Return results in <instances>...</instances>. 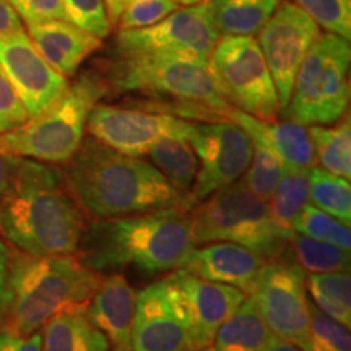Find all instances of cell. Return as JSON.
<instances>
[{
    "instance_id": "cell-34",
    "label": "cell",
    "mask_w": 351,
    "mask_h": 351,
    "mask_svg": "<svg viewBox=\"0 0 351 351\" xmlns=\"http://www.w3.org/2000/svg\"><path fill=\"white\" fill-rule=\"evenodd\" d=\"M62 2L65 16L70 23L99 39L106 38L111 33L112 26L109 23L104 0H62Z\"/></svg>"
},
{
    "instance_id": "cell-35",
    "label": "cell",
    "mask_w": 351,
    "mask_h": 351,
    "mask_svg": "<svg viewBox=\"0 0 351 351\" xmlns=\"http://www.w3.org/2000/svg\"><path fill=\"white\" fill-rule=\"evenodd\" d=\"M179 8L174 0H130L122 8L116 26L119 29L147 28L161 21Z\"/></svg>"
},
{
    "instance_id": "cell-2",
    "label": "cell",
    "mask_w": 351,
    "mask_h": 351,
    "mask_svg": "<svg viewBox=\"0 0 351 351\" xmlns=\"http://www.w3.org/2000/svg\"><path fill=\"white\" fill-rule=\"evenodd\" d=\"M86 228L62 171L21 158L0 199V236L29 256H62L77 252Z\"/></svg>"
},
{
    "instance_id": "cell-42",
    "label": "cell",
    "mask_w": 351,
    "mask_h": 351,
    "mask_svg": "<svg viewBox=\"0 0 351 351\" xmlns=\"http://www.w3.org/2000/svg\"><path fill=\"white\" fill-rule=\"evenodd\" d=\"M20 160V156L10 155V153L3 152L2 148H0V199L5 194L8 184L12 181V176L15 173Z\"/></svg>"
},
{
    "instance_id": "cell-39",
    "label": "cell",
    "mask_w": 351,
    "mask_h": 351,
    "mask_svg": "<svg viewBox=\"0 0 351 351\" xmlns=\"http://www.w3.org/2000/svg\"><path fill=\"white\" fill-rule=\"evenodd\" d=\"M10 262L12 252L8 251L7 244L0 239V326L5 320L8 307L12 302L10 289Z\"/></svg>"
},
{
    "instance_id": "cell-29",
    "label": "cell",
    "mask_w": 351,
    "mask_h": 351,
    "mask_svg": "<svg viewBox=\"0 0 351 351\" xmlns=\"http://www.w3.org/2000/svg\"><path fill=\"white\" fill-rule=\"evenodd\" d=\"M288 243L291 244L298 265L302 270H309L311 274L350 270V251L295 231L289 236Z\"/></svg>"
},
{
    "instance_id": "cell-36",
    "label": "cell",
    "mask_w": 351,
    "mask_h": 351,
    "mask_svg": "<svg viewBox=\"0 0 351 351\" xmlns=\"http://www.w3.org/2000/svg\"><path fill=\"white\" fill-rule=\"evenodd\" d=\"M307 288L317 289L324 296L351 309V276L350 271H330V274H311Z\"/></svg>"
},
{
    "instance_id": "cell-13",
    "label": "cell",
    "mask_w": 351,
    "mask_h": 351,
    "mask_svg": "<svg viewBox=\"0 0 351 351\" xmlns=\"http://www.w3.org/2000/svg\"><path fill=\"white\" fill-rule=\"evenodd\" d=\"M166 291L181 314L189 335V351L208 348L215 333L244 301L241 289L199 278L179 269L163 280Z\"/></svg>"
},
{
    "instance_id": "cell-6",
    "label": "cell",
    "mask_w": 351,
    "mask_h": 351,
    "mask_svg": "<svg viewBox=\"0 0 351 351\" xmlns=\"http://www.w3.org/2000/svg\"><path fill=\"white\" fill-rule=\"evenodd\" d=\"M106 78L83 73L39 116L0 134V148L10 155L47 165L67 163L80 148L91 109L109 93Z\"/></svg>"
},
{
    "instance_id": "cell-24",
    "label": "cell",
    "mask_w": 351,
    "mask_h": 351,
    "mask_svg": "<svg viewBox=\"0 0 351 351\" xmlns=\"http://www.w3.org/2000/svg\"><path fill=\"white\" fill-rule=\"evenodd\" d=\"M208 3L219 36H256L280 0H208Z\"/></svg>"
},
{
    "instance_id": "cell-30",
    "label": "cell",
    "mask_w": 351,
    "mask_h": 351,
    "mask_svg": "<svg viewBox=\"0 0 351 351\" xmlns=\"http://www.w3.org/2000/svg\"><path fill=\"white\" fill-rule=\"evenodd\" d=\"M293 231L309 236L313 239L333 244L337 247L345 249V251L351 249L350 226L333 218L324 210L314 207V205H304V208L293 221Z\"/></svg>"
},
{
    "instance_id": "cell-26",
    "label": "cell",
    "mask_w": 351,
    "mask_h": 351,
    "mask_svg": "<svg viewBox=\"0 0 351 351\" xmlns=\"http://www.w3.org/2000/svg\"><path fill=\"white\" fill-rule=\"evenodd\" d=\"M309 138L313 143L314 158L320 168L341 178H351V124L350 117L341 119L333 127L311 125Z\"/></svg>"
},
{
    "instance_id": "cell-44",
    "label": "cell",
    "mask_w": 351,
    "mask_h": 351,
    "mask_svg": "<svg viewBox=\"0 0 351 351\" xmlns=\"http://www.w3.org/2000/svg\"><path fill=\"white\" fill-rule=\"evenodd\" d=\"M263 351H304V350H301L300 346L289 343V341H285V340L276 339L275 337V339L271 340V343L267 346Z\"/></svg>"
},
{
    "instance_id": "cell-11",
    "label": "cell",
    "mask_w": 351,
    "mask_h": 351,
    "mask_svg": "<svg viewBox=\"0 0 351 351\" xmlns=\"http://www.w3.org/2000/svg\"><path fill=\"white\" fill-rule=\"evenodd\" d=\"M247 293L276 339L306 351L311 302L304 270L298 263L265 262Z\"/></svg>"
},
{
    "instance_id": "cell-15",
    "label": "cell",
    "mask_w": 351,
    "mask_h": 351,
    "mask_svg": "<svg viewBox=\"0 0 351 351\" xmlns=\"http://www.w3.org/2000/svg\"><path fill=\"white\" fill-rule=\"evenodd\" d=\"M194 122L166 112L96 104L86 127L98 142L127 156H143L156 140L168 134H191Z\"/></svg>"
},
{
    "instance_id": "cell-37",
    "label": "cell",
    "mask_w": 351,
    "mask_h": 351,
    "mask_svg": "<svg viewBox=\"0 0 351 351\" xmlns=\"http://www.w3.org/2000/svg\"><path fill=\"white\" fill-rule=\"evenodd\" d=\"M28 121V114L15 88L0 67V134L16 129Z\"/></svg>"
},
{
    "instance_id": "cell-18",
    "label": "cell",
    "mask_w": 351,
    "mask_h": 351,
    "mask_svg": "<svg viewBox=\"0 0 351 351\" xmlns=\"http://www.w3.org/2000/svg\"><path fill=\"white\" fill-rule=\"evenodd\" d=\"M267 261L239 244L213 243L194 249L182 270L199 278L243 289L247 293Z\"/></svg>"
},
{
    "instance_id": "cell-9",
    "label": "cell",
    "mask_w": 351,
    "mask_h": 351,
    "mask_svg": "<svg viewBox=\"0 0 351 351\" xmlns=\"http://www.w3.org/2000/svg\"><path fill=\"white\" fill-rule=\"evenodd\" d=\"M208 70L228 104L262 121L278 117L274 78L254 36H221L208 59Z\"/></svg>"
},
{
    "instance_id": "cell-10",
    "label": "cell",
    "mask_w": 351,
    "mask_h": 351,
    "mask_svg": "<svg viewBox=\"0 0 351 351\" xmlns=\"http://www.w3.org/2000/svg\"><path fill=\"white\" fill-rule=\"evenodd\" d=\"M210 3L178 8L158 23L138 29H119L116 51L119 57H166L208 65L218 39Z\"/></svg>"
},
{
    "instance_id": "cell-12",
    "label": "cell",
    "mask_w": 351,
    "mask_h": 351,
    "mask_svg": "<svg viewBox=\"0 0 351 351\" xmlns=\"http://www.w3.org/2000/svg\"><path fill=\"white\" fill-rule=\"evenodd\" d=\"M189 143L199 160V173L191 189L194 202H200L219 189L239 181L252 160L251 137L231 121L192 124Z\"/></svg>"
},
{
    "instance_id": "cell-38",
    "label": "cell",
    "mask_w": 351,
    "mask_h": 351,
    "mask_svg": "<svg viewBox=\"0 0 351 351\" xmlns=\"http://www.w3.org/2000/svg\"><path fill=\"white\" fill-rule=\"evenodd\" d=\"M20 19L28 25L52 20H67L62 0H8Z\"/></svg>"
},
{
    "instance_id": "cell-17",
    "label": "cell",
    "mask_w": 351,
    "mask_h": 351,
    "mask_svg": "<svg viewBox=\"0 0 351 351\" xmlns=\"http://www.w3.org/2000/svg\"><path fill=\"white\" fill-rule=\"evenodd\" d=\"M130 350L189 351L186 324L171 302L163 280L152 283L137 296Z\"/></svg>"
},
{
    "instance_id": "cell-1",
    "label": "cell",
    "mask_w": 351,
    "mask_h": 351,
    "mask_svg": "<svg viewBox=\"0 0 351 351\" xmlns=\"http://www.w3.org/2000/svg\"><path fill=\"white\" fill-rule=\"evenodd\" d=\"M62 171L83 212L93 219L179 208L191 210V194L176 189L155 166L127 156L93 137L83 140Z\"/></svg>"
},
{
    "instance_id": "cell-5",
    "label": "cell",
    "mask_w": 351,
    "mask_h": 351,
    "mask_svg": "<svg viewBox=\"0 0 351 351\" xmlns=\"http://www.w3.org/2000/svg\"><path fill=\"white\" fill-rule=\"evenodd\" d=\"M109 88L140 91L176 101L169 106L176 117L210 122L228 121L231 106L219 93L208 65L166 57H121L109 67Z\"/></svg>"
},
{
    "instance_id": "cell-14",
    "label": "cell",
    "mask_w": 351,
    "mask_h": 351,
    "mask_svg": "<svg viewBox=\"0 0 351 351\" xmlns=\"http://www.w3.org/2000/svg\"><path fill=\"white\" fill-rule=\"evenodd\" d=\"M319 34V25L291 2H280L258 32L257 43L274 78L283 112L291 98L298 69Z\"/></svg>"
},
{
    "instance_id": "cell-4",
    "label": "cell",
    "mask_w": 351,
    "mask_h": 351,
    "mask_svg": "<svg viewBox=\"0 0 351 351\" xmlns=\"http://www.w3.org/2000/svg\"><path fill=\"white\" fill-rule=\"evenodd\" d=\"M101 276L78 257L13 254L5 330L29 335L54 315L90 304Z\"/></svg>"
},
{
    "instance_id": "cell-31",
    "label": "cell",
    "mask_w": 351,
    "mask_h": 351,
    "mask_svg": "<svg viewBox=\"0 0 351 351\" xmlns=\"http://www.w3.org/2000/svg\"><path fill=\"white\" fill-rule=\"evenodd\" d=\"M285 168L287 166L274 153L267 150L262 145L254 143L252 160L249 163V168L245 169V178L243 182L258 199L269 202L276 187H278L280 181H282Z\"/></svg>"
},
{
    "instance_id": "cell-32",
    "label": "cell",
    "mask_w": 351,
    "mask_h": 351,
    "mask_svg": "<svg viewBox=\"0 0 351 351\" xmlns=\"http://www.w3.org/2000/svg\"><path fill=\"white\" fill-rule=\"evenodd\" d=\"M306 351H351L350 327L311 304Z\"/></svg>"
},
{
    "instance_id": "cell-23",
    "label": "cell",
    "mask_w": 351,
    "mask_h": 351,
    "mask_svg": "<svg viewBox=\"0 0 351 351\" xmlns=\"http://www.w3.org/2000/svg\"><path fill=\"white\" fill-rule=\"evenodd\" d=\"M43 351H109V341L83 307L64 311L44 324Z\"/></svg>"
},
{
    "instance_id": "cell-27",
    "label": "cell",
    "mask_w": 351,
    "mask_h": 351,
    "mask_svg": "<svg viewBox=\"0 0 351 351\" xmlns=\"http://www.w3.org/2000/svg\"><path fill=\"white\" fill-rule=\"evenodd\" d=\"M309 178V199L314 207L332 215L339 221L350 226L351 223V186L350 179L341 178L328 171L311 166L307 169Z\"/></svg>"
},
{
    "instance_id": "cell-25",
    "label": "cell",
    "mask_w": 351,
    "mask_h": 351,
    "mask_svg": "<svg viewBox=\"0 0 351 351\" xmlns=\"http://www.w3.org/2000/svg\"><path fill=\"white\" fill-rule=\"evenodd\" d=\"M187 137V134L165 135L153 143L147 155L150 156L152 165L176 189L191 194V189L199 173V160Z\"/></svg>"
},
{
    "instance_id": "cell-8",
    "label": "cell",
    "mask_w": 351,
    "mask_h": 351,
    "mask_svg": "<svg viewBox=\"0 0 351 351\" xmlns=\"http://www.w3.org/2000/svg\"><path fill=\"white\" fill-rule=\"evenodd\" d=\"M350 59L348 39L320 33L298 69L285 112L302 125L339 121L348 108Z\"/></svg>"
},
{
    "instance_id": "cell-16",
    "label": "cell",
    "mask_w": 351,
    "mask_h": 351,
    "mask_svg": "<svg viewBox=\"0 0 351 351\" xmlns=\"http://www.w3.org/2000/svg\"><path fill=\"white\" fill-rule=\"evenodd\" d=\"M0 67L23 103L28 119L46 111L69 88L67 78L43 59L25 29L0 38Z\"/></svg>"
},
{
    "instance_id": "cell-33",
    "label": "cell",
    "mask_w": 351,
    "mask_h": 351,
    "mask_svg": "<svg viewBox=\"0 0 351 351\" xmlns=\"http://www.w3.org/2000/svg\"><path fill=\"white\" fill-rule=\"evenodd\" d=\"M327 33L351 38V0H293Z\"/></svg>"
},
{
    "instance_id": "cell-19",
    "label": "cell",
    "mask_w": 351,
    "mask_h": 351,
    "mask_svg": "<svg viewBox=\"0 0 351 351\" xmlns=\"http://www.w3.org/2000/svg\"><path fill=\"white\" fill-rule=\"evenodd\" d=\"M137 295L122 275H111L101 280L86 314L91 322L106 335L114 351H132L130 335L134 326Z\"/></svg>"
},
{
    "instance_id": "cell-7",
    "label": "cell",
    "mask_w": 351,
    "mask_h": 351,
    "mask_svg": "<svg viewBox=\"0 0 351 351\" xmlns=\"http://www.w3.org/2000/svg\"><path fill=\"white\" fill-rule=\"evenodd\" d=\"M189 218L195 244H239L265 261L278 257L291 236L276 225L267 202L238 181L200 200Z\"/></svg>"
},
{
    "instance_id": "cell-21",
    "label": "cell",
    "mask_w": 351,
    "mask_h": 351,
    "mask_svg": "<svg viewBox=\"0 0 351 351\" xmlns=\"http://www.w3.org/2000/svg\"><path fill=\"white\" fill-rule=\"evenodd\" d=\"M28 36L43 59L65 78L73 77L88 56L99 49L101 39L67 20L28 25Z\"/></svg>"
},
{
    "instance_id": "cell-22",
    "label": "cell",
    "mask_w": 351,
    "mask_h": 351,
    "mask_svg": "<svg viewBox=\"0 0 351 351\" xmlns=\"http://www.w3.org/2000/svg\"><path fill=\"white\" fill-rule=\"evenodd\" d=\"M275 339L256 302L244 298L238 309L219 326L208 351H263Z\"/></svg>"
},
{
    "instance_id": "cell-40",
    "label": "cell",
    "mask_w": 351,
    "mask_h": 351,
    "mask_svg": "<svg viewBox=\"0 0 351 351\" xmlns=\"http://www.w3.org/2000/svg\"><path fill=\"white\" fill-rule=\"evenodd\" d=\"M0 351H43V335L38 330L19 335L10 330L0 332Z\"/></svg>"
},
{
    "instance_id": "cell-45",
    "label": "cell",
    "mask_w": 351,
    "mask_h": 351,
    "mask_svg": "<svg viewBox=\"0 0 351 351\" xmlns=\"http://www.w3.org/2000/svg\"><path fill=\"white\" fill-rule=\"evenodd\" d=\"M200 351H208V350H207V348H205V350H200Z\"/></svg>"
},
{
    "instance_id": "cell-41",
    "label": "cell",
    "mask_w": 351,
    "mask_h": 351,
    "mask_svg": "<svg viewBox=\"0 0 351 351\" xmlns=\"http://www.w3.org/2000/svg\"><path fill=\"white\" fill-rule=\"evenodd\" d=\"M21 29H23V23L15 8L10 5L8 0H0V38L10 36Z\"/></svg>"
},
{
    "instance_id": "cell-20",
    "label": "cell",
    "mask_w": 351,
    "mask_h": 351,
    "mask_svg": "<svg viewBox=\"0 0 351 351\" xmlns=\"http://www.w3.org/2000/svg\"><path fill=\"white\" fill-rule=\"evenodd\" d=\"M228 121L239 125L254 143L270 150L288 168L309 169L314 166L315 158L309 132L300 122L262 121L234 108L228 112Z\"/></svg>"
},
{
    "instance_id": "cell-3",
    "label": "cell",
    "mask_w": 351,
    "mask_h": 351,
    "mask_svg": "<svg viewBox=\"0 0 351 351\" xmlns=\"http://www.w3.org/2000/svg\"><path fill=\"white\" fill-rule=\"evenodd\" d=\"M186 212L189 210L168 208L95 219L83 232L78 258L98 274L124 267L148 275L182 269L197 247Z\"/></svg>"
},
{
    "instance_id": "cell-43",
    "label": "cell",
    "mask_w": 351,
    "mask_h": 351,
    "mask_svg": "<svg viewBox=\"0 0 351 351\" xmlns=\"http://www.w3.org/2000/svg\"><path fill=\"white\" fill-rule=\"evenodd\" d=\"M130 2V0H104L106 3V12H108V19L111 26H116L117 20H119V15L122 13V8L125 7V3ZM178 2L179 5H197V3H204L208 2V0H174Z\"/></svg>"
},
{
    "instance_id": "cell-28",
    "label": "cell",
    "mask_w": 351,
    "mask_h": 351,
    "mask_svg": "<svg viewBox=\"0 0 351 351\" xmlns=\"http://www.w3.org/2000/svg\"><path fill=\"white\" fill-rule=\"evenodd\" d=\"M309 202L307 169L285 168L283 178L269 200V210L275 223L287 234H293V221Z\"/></svg>"
}]
</instances>
